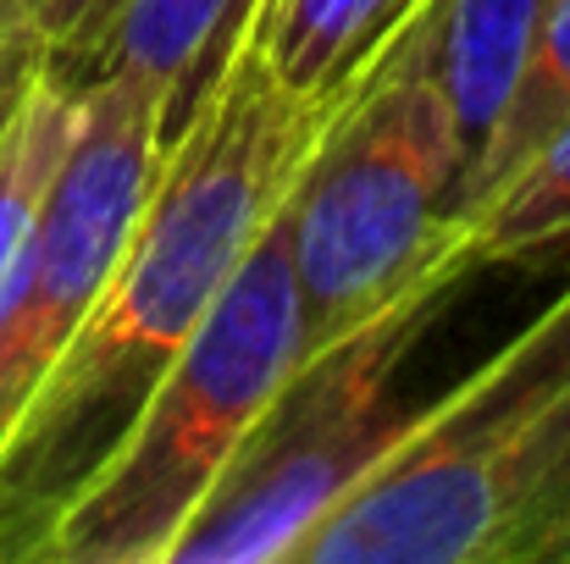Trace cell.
Segmentation results:
<instances>
[{
  "instance_id": "6da1fadb",
  "label": "cell",
  "mask_w": 570,
  "mask_h": 564,
  "mask_svg": "<svg viewBox=\"0 0 570 564\" xmlns=\"http://www.w3.org/2000/svg\"><path fill=\"white\" fill-rule=\"evenodd\" d=\"M344 95L294 89L261 33L161 156L134 232L0 448V564H33L139 404L299 188Z\"/></svg>"
},
{
  "instance_id": "7a4b0ae2",
  "label": "cell",
  "mask_w": 570,
  "mask_h": 564,
  "mask_svg": "<svg viewBox=\"0 0 570 564\" xmlns=\"http://www.w3.org/2000/svg\"><path fill=\"white\" fill-rule=\"evenodd\" d=\"M460 128L404 22L350 78L299 188L288 194V260L305 355L350 338L415 288H449L460 266Z\"/></svg>"
},
{
  "instance_id": "3957f363",
  "label": "cell",
  "mask_w": 570,
  "mask_h": 564,
  "mask_svg": "<svg viewBox=\"0 0 570 564\" xmlns=\"http://www.w3.org/2000/svg\"><path fill=\"white\" fill-rule=\"evenodd\" d=\"M283 210L150 387L111 459L56 515L33 564H167L261 409L305 360Z\"/></svg>"
},
{
  "instance_id": "277c9868",
  "label": "cell",
  "mask_w": 570,
  "mask_h": 564,
  "mask_svg": "<svg viewBox=\"0 0 570 564\" xmlns=\"http://www.w3.org/2000/svg\"><path fill=\"white\" fill-rule=\"evenodd\" d=\"M570 420V288L499 360L410 420L404 443L305 537L294 564H493Z\"/></svg>"
},
{
  "instance_id": "5b68a950",
  "label": "cell",
  "mask_w": 570,
  "mask_h": 564,
  "mask_svg": "<svg viewBox=\"0 0 570 564\" xmlns=\"http://www.w3.org/2000/svg\"><path fill=\"white\" fill-rule=\"evenodd\" d=\"M449 288H415L350 338L299 360L167 564H294L305 537L404 443L415 409L393 376Z\"/></svg>"
},
{
  "instance_id": "8992f818",
  "label": "cell",
  "mask_w": 570,
  "mask_h": 564,
  "mask_svg": "<svg viewBox=\"0 0 570 564\" xmlns=\"http://www.w3.org/2000/svg\"><path fill=\"white\" fill-rule=\"evenodd\" d=\"M156 167V106L117 78L83 83L67 161L45 194L11 283L0 288V448L106 288Z\"/></svg>"
},
{
  "instance_id": "52a82bcc",
  "label": "cell",
  "mask_w": 570,
  "mask_h": 564,
  "mask_svg": "<svg viewBox=\"0 0 570 564\" xmlns=\"http://www.w3.org/2000/svg\"><path fill=\"white\" fill-rule=\"evenodd\" d=\"M272 0H106L100 22L67 61H45L72 89L117 78L161 117V156L184 139L199 106L216 95L233 56L261 33Z\"/></svg>"
},
{
  "instance_id": "ba28073f",
  "label": "cell",
  "mask_w": 570,
  "mask_h": 564,
  "mask_svg": "<svg viewBox=\"0 0 570 564\" xmlns=\"http://www.w3.org/2000/svg\"><path fill=\"white\" fill-rule=\"evenodd\" d=\"M549 6L554 0H421L404 17L421 33L426 67H432V78L454 111V128H460L465 161H460V184H454V210H460V194L493 139V122L504 111L515 67H521Z\"/></svg>"
},
{
  "instance_id": "9c48e42d",
  "label": "cell",
  "mask_w": 570,
  "mask_h": 564,
  "mask_svg": "<svg viewBox=\"0 0 570 564\" xmlns=\"http://www.w3.org/2000/svg\"><path fill=\"white\" fill-rule=\"evenodd\" d=\"M72 133H78V89L50 67H39L11 122L0 128V288L17 271V255L45 210V194L67 161Z\"/></svg>"
},
{
  "instance_id": "30bf717a",
  "label": "cell",
  "mask_w": 570,
  "mask_h": 564,
  "mask_svg": "<svg viewBox=\"0 0 570 564\" xmlns=\"http://www.w3.org/2000/svg\"><path fill=\"white\" fill-rule=\"evenodd\" d=\"M460 266H504L527 260L570 238V122L543 139L504 184H493L460 216Z\"/></svg>"
},
{
  "instance_id": "8fae6325",
  "label": "cell",
  "mask_w": 570,
  "mask_h": 564,
  "mask_svg": "<svg viewBox=\"0 0 570 564\" xmlns=\"http://www.w3.org/2000/svg\"><path fill=\"white\" fill-rule=\"evenodd\" d=\"M570 122V0H554L515 67V83L504 95V111L493 122V139L471 172V184L460 194V210L465 216L493 184H504L543 139H554Z\"/></svg>"
},
{
  "instance_id": "7c38bea8",
  "label": "cell",
  "mask_w": 570,
  "mask_h": 564,
  "mask_svg": "<svg viewBox=\"0 0 570 564\" xmlns=\"http://www.w3.org/2000/svg\"><path fill=\"white\" fill-rule=\"evenodd\" d=\"M393 0H272L261 44L272 67L305 95H344L377 50Z\"/></svg>"
},
{
  "instance_id": "4fadbf2b",
  "label": "cell",
  "mask_w": 570,
  "mask_h": 564,
  "mask_svg": "<svg viewBox=\"0 0 570 564\" xmlns=\"http://www.w3.org/2000/svg\"><path fill=\"white\" fill-rule=\"evenodd\" d=\"M493 564H570V420L504 521Z\"/></svg>"
},
{
  "instance_id": "5bb4252c",
  "label": "cell",
  "mask_w": 570,
  "mask_h": 564,
  "mask_svg": "<svg viewBox=\"0 0 570 564\" xmlns=\"http://www.w3.org/2000/svg\"><path fill=\"white\" fill-rule=\"evenodd\" d=\"M100 11L106 0H28V33L45 50V61H67L100 22Z\"/></svg>"
},
{
  "instance_id": "9a60e30c",
  "label": "cell",
  "mask_w": 570,
  "mask_h": 564,
  "mask_svg": "<svg viewBox=\"0 0 570 564\" xmlns=\"http://www.w3.org/2000/svg\"><path fill=\"white\" fill-rule=\"evenodd\" d=\"M45 67V56H39V44L33 39H0V128L11 122V111H17V100H22V89L33 83V72Z\"/></svg>"
},
{
  "instance_id": "2e32d148",
  "label": "cell",
  "mask_w": 570,
  "mask_h": 564,
  "mask_svg": "<svg viewBox=\"0 0 570 564\" xmlns=\"http://www.w3.org/2000/svg\"><path fill=\"white\" fill-rule=\"evenodd\" d=\"M17 33L33 39V33H28V0H0V39H17ZM39 56H45V50H39Z\"/></svg>"
},
{
  "instance_id": "e0dca14e",
  "label": "cell",
  "mask_w": 570,
  "mask_h": 564,
  "mask_svg": "<svg viewBox=\"0 0 570 564\" xmlns=\"http://www.w3.org/2000/svg\"><path fill=\"white\" fill-rule=\"evenodd\" d=\"M415 6H421V0H393V6H387V22H382V39H387V33H393V28H399L410 11H415ZM382 39H377V44H382ZM366 61H372V56H366Z\"/></svg>"
}]
</instances>
